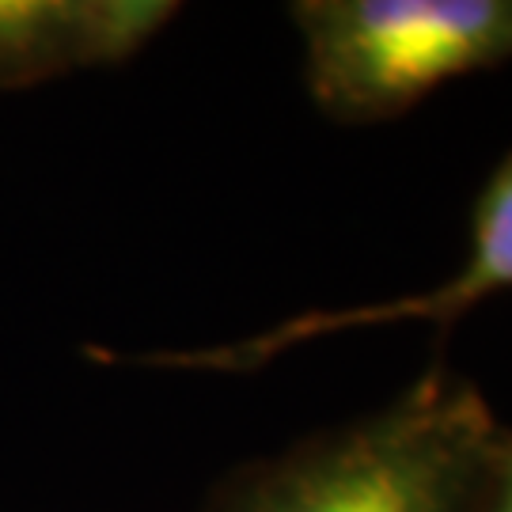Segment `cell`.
Instances as JSON below:
<instances>
[{"mask_svg": "<svg viewBox=\"0 0 512 512\" xmlns=\"http://www.w3.org/2000/svg\"><path fill=\"white\" fill-rule=\"evenodd\" d=\"M497 429L482 391L437 365L365 418L228 471L202 512H475Z\"/></svg>", "mask_w": 512, "mask_h": 512, "instance_id": "6da1fadb", "label": "cell"}, {"mask_svg": "<svg viewBox=\"0 0 512 512\" xmlns=\"http://www.w3.org/2000/svg\"><path fill=\"white\" fill-rule=\"evenodd\" d=\"M315 107L342 126L414 110L459 76L512 61V0H300Z\"/></svg>", "mask_w": 512, "mask_h": 512, "instance_id": "7a4b0ae2", "label": "cell"}, {"mask_svg": "<svg viewBox=\"0 0 512 512\" xmlns=\"http://www.w3.org/2000/svg\"><path fill=\"white\" fill-rule=\"evenodd\" d=\"M512 289V152H505L497 167L486 175L471 209V251L448 281L429 293H410L384 304L330 311V315H304L289 319L285 327L258 334L243 346L213 349V353H186L175 357L179 365H213V368H251L281 349L304 342L311 334L349 327H387V323H456V315L475 304Z\"/></svg>", "mask_w": 512, "mask_h": 512, "instance_id": "3957f363", "label": "cell"}, {"mask_svg": "<svg viewBox=\"0 0 512 512\" xmlns=\"http://www.w3.org/2000/svg\"><path fill=\"white\" fill-rule=\"evenodd\" d=\"M175 16L160 0H0V92L122 65Z\"/></svg>", "mask_w": 512, "mask_h": 512, "instance_id": "277c9868", "label": "cell"}, {"mask_svg": "<svg viewBox=\"0 0 512 512\" xmlns=\"http://www.w3.org/2000/svg\"><path fill=\"white\" fill-rule=\"evenodd\" d=\"M475 512H512V429H497L478 482Z\"/></svg>", "mask_w": 512, "mask_h": 512, "instance_id": "5b68a950", "label": "cell"}]
</instances>
